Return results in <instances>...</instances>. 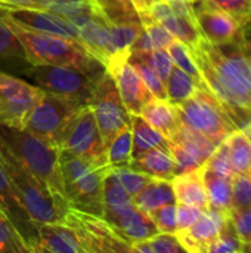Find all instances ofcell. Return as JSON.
Masks as SVG:
<instances>
[{
    "label": "cell",
    "instance_id": "cell-49",
    "mask_svg": "<svg viewBox=\"0 0 251 253\" xmlns=\"http://www.w3.org/2000/svg\"><path fill=\"white\" fill-rule=\"evenodd\" d=\"M43 3L44 0H0V6L38 9V10H43Z\"/></svg>",
    "mask_w": 251,
    "mask_h": 253
},
{
    "label": "cell",
    "instance_id": "cell-19",
    "mask_svg": "<svg viewBox=\"0 0 251 253\" xmlns=\"http://www.w3.org/2000/svg\"><path fill=\"white\" fill-rule=\"evenodd\" d=\"M38 239L40 243L36 249L43 253H90L65 224L38 225Z\"/></svg>",
    "mask_w": 251,
    "mask_h": 253
},
{
    "label": "cell",
    "instance_id": "cell-39",
    "mask_svg": "<svg viewBox=\"0 0 251 253\" xmlns=\"http://www.w3.org/2000/svg\"><path fill=\"white\" fill-rule=\"evenodd\" d=\"M12 58L25 59V52L16 34L0 18V59H12Z\"/></svg>",
    "mask_w": 251,
    "mask_h": 253
},
{
    "label": "cell",
    "instance_id": "cell-53",
    "mask_svg": "<svg viewBox=\"0 0 251 253\" xmlns=\"http://www.w3.org/2000/svg\"><path fill=\"white\" fill-rule=\"evenodd\" d=\"M34 252H36V253H43V252H41V251H38V249H36Z\"/></svg>",
    "mask_w": 251,
    "mask_h": 253
},
{
    "label": "cell",
    "instance_id": "cell-21",
    "mask_svg": "<svg viewBox=\"0 0 251 253\" xmlns=\"http://www.w3.org/2000/svg\"><path fill=\"white\" fill-rule=\"evenodd\" d=\"M141 116L155 130H158L169 141L175 138L182 122L179 117L178 107L169 101L152 98L141 111Z\"/></svg>",
    "mask_w": 251,
    "mask_h": 253
},
{
    "label": "cell",
    "instance_id": "cell-46",
    "mask_svg": "<svg viewBox=\"0 0 251 253\" xmlns=\"http://www.w3.org/2000/svg\"><path fill=\"white\" fill-rule=\"evenodd\" d=\"M229 221L235 234L243 243L251 242V208L244 211H232Z\"/></svg>",
    "mask_w": 251,
    "mask_h": 253
},
{
    "label": "cell",
    "instance_id": "cell-42",
    "mask_svg": "<svg viewBox=\"0 0 251 253\" xmlns=\"http://www.w3.org/2000/svg\"><path fill=\"white\" fill-rule=\"evenodd\" d=\"M132 55H136L138 58H141L142 61H145L158 76L160 79L164 82H167L169 79V74L173 68V59L172 56L169 55V52L166 49H154L148 53H132Z\"/></svg>",
    "mask_w": 251,
    "mask_h": 253
},
{
    "label": "cell",
    "instance_id": "cell-6",
    "mask_svg": "<svg viewBox=\"0 0 251 253\" xmlns=\"http://www.w3.org/2000/svg\"><path fill=\"white\" fill-rule=\"evenodd\" d=\"M180 122L201 133L215 145L223 142L238 127L209 89H197L186 101L176 105Z\"/></svg>",
    "mask_w": 251,
    "mask_h": 253
},
{
    "label": "cell",
    "instance_id": "cell-16",
    "mask_svg": "<svg viewBox=\"0 0 251 253\" xmlns=\"http://www.w3.org/2000/svg\"><path fill=\"white\" fill-rule=\"evenodd\" d=\"M201 39L212 44H226L240 37L241 25L223 10L204 0H191Z\"/></svg>",
    "mask_w": 251,
    "mask_h": 253
},
{
    "label": "cell",
    "instance_id": "cell-5",
    "mask_svg": "<svg viewBox=\"0 0 251 253\" xmlns=\"http://www.w3.org/2000/svg\"><path fill=\"white\" fill-rule=\"evenodd\" d=\"M0 144H3L30 173L44 182L55 194L65 199L59 168V148L25 129H13L3 125H0Z\"/></svg>",
    "mask_w": 251,
    "mask_h": 253
},
{
    "label": "cell",
    "instance_id": "cell-43",
    "mask_svg": "<svg viewBox=\"0 0 251 253\" xmlns=\"http://www.w3.org/2000/svg\"><path fill=\"white\" fill-rule=\"evenodd\" d=\"M155 224L158 233L161 234H175L178 233V212H176V203L161 206L152 212L148 213Z\"/></svg>",
    "mask_w": 251,
    "mask_h": 253
},
{
    "label": "cell",
    "instance_id": "cell-10",
    "mask_svg": "<svg viewBox=\"0 0 251 253\" xmlns=\"http://www.w3.org/2000/svg\"><path fill=\"white\" fill-rule=\"evenodd\" d=\"M89 107L93 111L105 148L120 130L130 126V114L126 110L115 83L107 70L96 83Z\"/></svg>",
    "mask_w": 251,
    "mask_h": 253
},
{
    "label": "cell",
    "instance_id": "cell-25",
    "mask_svg": "<svg viewBox=\"0 0 251 253\" xmlns=\"http://www.w3.org/2000/svg\"><path fill=\"white\" fill-rule=\"evenodd\" d=\"M130 127L133 135V159L152 148L169 150V139L146 123L142 116L130 114Z\"/></svg>",
    "mask_w": 251,
    "mask_h": 253
},
{
    "label": "cell",
    "instance_id": "cell-14",
    "mask_svg": "<svg viewBox=\"0 0 251 253\" xmlns=\"http://www.w3.org/2000/svg\"><path fill=\"white\" fill-rule=\"evenodd\" d=\"M0 15H3L4 18L13 21L15 24H18L27 30L65 37V39L74 40L83 46L78 30L70 21H67L65 18H62L56 13H52L47 10H38V9L0 6Z\"/></svg>",
    "mask_w": 251,
    "mask_h": 253
},
{
    "label": "cell",
    "instance_id": "cell-48",
    "mask_svg": "<svg viewBox=\"0 0 251 253\" xmlns=\"http://www.w3.org/2000/svg\"><path fill=\"white\" fill-rule=\"evenodd\" d=\"M166 1L169 3V6L172 7V10L178 16L185 18V19H188V21L195 24V15H194V7H192V1L191 0H166Z\"/></svg>",
    "mask_w": 251,
    "mask_h": 253
},
{
    "label": "cell",
    "instance_id": "cell-34",
    "mask_svg": "<svg viewBox=\"0 0 251 253\" xmlns=\"http://www.w3.org/2000/svg\"><path fill=\"white\" fill-rule=\"evenodd\" d=\"M0 253H36L15 227L0 213Z\"/></svg>",
    "mask_w": 251,
    "mask_h": 253
},
{
    "label": "cell",
    "instance_id": "cell-20",
    "mask_svg": "<svg viewBox=\"0 0 251 253\" xmlns=\"http://www.w3.org/2000/svg\"><path fill=\"white\" fill-rule=\"evenodd\" d=\"M146 12L157 22H160L176 40L185 43L186 46L192 47L200 42L201 36L197 25L185 18L178 16L166 0L155 1L149 9H146Z\"/></svg>",
    "mask_w": 251,
    "mask_h": 253
},
{
    "label": "cell",
    "instance_id": "cell-40",
    "mask_svg": "<svg viewBox=\"0 0 251 253\" xmlns=\"http://www.w3.org/2000/svg\"><path fill=\"white\" fill-rule=\"evenodd\" d=\"M241 245L243 242L238 239L228 219L220 234L209 245L204 253H241Z\"/></svg>",
    "mask_w": 251,
    "mask_h": 253
},
{
    "label": "cell",
    "instance_id": "cell-8",
    "mask_svg": "<svg viewBox=\"0 0 251 253\" xmlns=\"http://www.w3.org/2000/svg\"><path fill=\"white\" fill-rule=\"evenodd\" d=\"M40 89L72 99L80 105H89L98 80L102 74H90L70 67L33 65L27 71Z\"/></svg>",
    "mask_w": 251,
    "mask_h": 253
},
{
    "label": "cell",
    "instance_id": "cell-55",
    "mask_svg": "<svg viewBox=\"0 0 251 253\" xmlns=\"http://www.w3.org/2000/svg\"><path fill=\"white\" fill-rule=\"evenodd\" d=\"M250 24H251V22H250Z\"/></svg>",
    "mask_w": 251,
    "mask_h": 253
},
{
    "label": "cell",
    "instance_id": "cell-52",
    "mask_svg": "<svg viewBox=\"0 0 251 253\" xmlns=\"http://www.w3.org/2000/svg\"><path fill=\"white\" fill-rule=\"evenodd\" d=\"M241 253H251V242L241 245Z\"/></svg>",
    "mask_w": 251,
    "mask_h": 253
},
{
    "label": "cell",
    "instance_id": "cell-54",
    "mask_svg": "<svg viewBox=\"0 0 251 253\" xmlns=\"http://www.w3.org/2000/svg\"><path fill=\"white\" fill-rule=\"evenodd\" d=\"M250 178H251V172H250Z\"/></svg>",
    "mask_w": 251,
    "mask_h": 253
},
{
    "label": "cell",
    "instance_id": "cell-22",
    "mask_svg": "<svg viewBox=\"0 0 251 253\" xmlns=\"http://www.w3.org/2000/svg\"><path fill=\"white\" fill-rule=\"evenodd\" d=\"M176 203L198 208L201 211L209 209L207 193L203 181V168L176 175L172 181Z\"/></svg>",
    "mask_w": 251,
    "mask_h": 253
},
{
    "label": "cell",
    "instance_id": "cell-47",
    "mask_svg": "<svg viewBox=\"0 0 251 253\" xmlns=\"http://www.w3.org/2000/svg\"><path fill=\"white\" fill-rule=\"evenodd\" d=\"M176 212H178V233H179V231L188 230L201 216L204 211L194 208V206L176 203Z\"/></svg>",
    "mask_w": 251,
    "mask_h": 253
},
{
    "label": "cell",
    "instance_id": "cell-4",
    "mask_svg": "<svg viewBox=\"0 0 251 253\" xmlns=\"http://www.w3.org/2000/svg\"><path fill=\"white\" fill-rule=\"evenodd\" d=\"M59 168L64 196L71 209L102 218L104 216V179L108 166H96L70 151L59 150Z\"/></svg>",
    "mask_w": 251,
    "mask_h": 253
},
{
    "label": "cell",
    "instance_id": "cell-32",
    "mask_svg": "<svg viewBox=\"0 0 251 253\" xmlns=\"http://www.w3.org/2000/svg\"><path fill=\"white\" fill-rule=\"evenodd\" d=\"M129 64L133 67V70L141 77V80L143 82V84L148 87V90L152 93L154 98L167 101V93H166V84H164V82L160 79V76L145 61H142L136 55H132L130 53L129 55Z\"/></svg>",
    "mask_w": 251,
    "mask_h": 253
},
{
    "label": "cell",
    "instance_id": "cell-29",
    "mask_svg": "<svg viewBox=\"0 0 251 253\" xmlns=\"http://www.w3.org/2000/svg\"><path fill=\"white\" fill-rule=\"evenodd\" d=\"M197 89H207L200 86L189 74L182 71L179 67L173 65L169 79L166 82V93H167V101L178 105L186 99H189Z\"/></svg>",
    "mask_w": 251,
    "mask_h": 253
},
{
    "label": "cell",
    "instance_id": "cell-1",
    "mask_svg": "<svg viewBox=\"0 0 251 253\" xmlns=\"http://www.w3.org/2000/svg\"><path fill=\"white\" fill-rule=\"evenodd\" d=\"M191 52L207 89L237 127L251 136V49L241 33L237 40L219 46L200 39Z\"/></svg>",
    "mask_w": 251,
    "mask_h": 253
},
{
    "label": "cell",
    "instance_id": "cell-26",
    "mask_svg": "<svg viewBox=\"0 0 251 253\" xmlns=\"http://www.w3.org/2000/svg\"><path fill=\"white\" fill-rule=\"evenodd\" d=\"M133 203L143 212L149 213L161 206L176 203L172 181L151 179L146 187L133 197Z\"/></svg>",
    "mask_w": 251,
    "mask_h": 253
},
{
    "label": "cell",
    "instance_id": "cell-18",
    "mask_svg": "<svg viewBox=\"0 0 251 253\" xmlns=\"http://www.w3.org/2000/svg\"><path fill=\"white\" fill-rule=\"evenodd\" d=\"M228 219V215L207 209L188 230L176 233V237L189 253H204L209 245L220 234Z\"/></svg>",
    "mask_w": 251,
    "mask_h": 253
},
{
    "label": "cell",
    "instance_id": "cell-38",
    "mask_svg": "<svg viewBox=\"0 0 251 253\" xmlns=\"http://www.w3.org/2000/svg\"><path fill=\"white\" fill-rule=\"evenodd\" d=\"M232 16L241 27L251 22V0H204Z\"/></svg>",
    "mask_w": 251,
    "mask_h": 253
},
{
    "label": "cell",
    "instance_id": "cell-50",
    "mask_svg": "<svg viewBox=\"0 0 251 253\" xmlns=\"http://www.w3.org/2000/svg\"><path fill=\"white\" fill-rule=\"evenodd\" d=\"M130 253H154L152 249L149 248L148 242H138V243H132L130 246Z\"/></svg>",
    "mask_w": 251,
    "mask_h": 253
},
{
    "label": "cell",
    "instance_id": "cell-51",
    "mask_svg": "<svg viewBox=\"0 0 251 253\" xmlns=\"http://www.w3.org/2000/svg\"><path fill=\"white\" fill-rule=\"evenodd\" d=\"M155 1H158V0H132V3L135 4V7H136L138 12H142V10L149 9Z\"/></svg>",
    "mask_w": 251,
    "mask_h": 253
},
{
    "label": "cell",
    "instance_id": "cell-28",
    "mask_svg": "<svg viewBox=\"0 0 251 253\" xmlns=\"http://www.w3.org/2000/svg\"><path fill=\"white\" fill-rule=\"evenodd\" d=\"M172 142L179 144L180 147H183L188 153H191L203 166L206 165V162L209 160V157L213 154V151L216 150L217 145H215L213 142H210L207 138H204L201 133L195 132L194 129L185 126L183 123L180 125L178 133L175 135V138L172 139Z\"/></svg>",
    "mask_w": 251,
    "mask_h": 253
},
{
    "label": "cell",
    "instance_id": "cell-27",
    "mask_svg": "<svg viewBox=\"0 0 251 253\" xmlns=\"http://www.w3.org/2000/svg\"><path fill=\"white\" fill-rule=\"evenodd\" d=\"M231 165L235 173L250 175L251 172V136L244 130L237 129L226 139Z\"/></svg>",
    "mask_w": 251,
    "mask_h": 253
},
{
    "label": "cell",
    "instance_id": "cell-3",
    "mask_svg": "<svg viewBox=\"0 0 251 253\" xmlns=\"http://www.w3.org/2000/svg\"><path fill=\"white\" fill-rule=\"evenodd\" d=\"M0 163L33 222L37 225L65 224V218L71 209L67 200L30 173L3 144H0Z\"/></svg>",
    "mask_w": 251,
    "mask_h": 253
},
{
    "label": "cell",
    "instance_id": "cell-7",
    "mask_svg": "<svg viewBox=\"0 0 251 253\" xmlns=\"http://www.w3.org/2000/svg\"><path fill=\"white\" fill-rule=\"evenodd\" d=\"M80 107L83 105L72 99L44 90L27 117L24 129L59 148L64 130Z\"/></svg>",
    "mask_w": 251,
    "mask_h": 253
},
{
    "label": "cell",
    "instance_id": "cell-11",
    "mask_svg": "<svg viewBox=\"0 0 251 253\" xmlns=\"http://www.w3.org/2000/svg\"><path fill=\"white\" fill-rule=\"evenodd\" d=\"M43 92L38 86L0 71V125L24 129L27 117Z\"/></svg>",
    "mask_w": 251,
    "mask_h": 253
},
{
    "label": "cell",
    "instance_id": "cell-31",
    "mask_svg": "<svg viewBox=\"0 0 251 253\" xmlns=\"http://www.w3.org/2000/svg\"><path fill=\"white\" fill-rule=\"evenodd\" d=\"M167 52L169 55L172 56L173 59V64L176 67H179L182 71H185L186 74H189L200 86L203 87H207L200 71H198V67L194 61V56H192V52H191V47L186 46L185 43L179 42V40H173V43L167 47Z\"/></svg>",
    "mask_w": 251,
    "mask_h": 253
},
{
    "label": "cell",
    "instance_id": "cell-37",
    "mask_svg": "<svg viewBox=\"0 0 251 253\" xmlns=\"http://www.w3.org/2000/svg\"><path fill=\"white\" fill-rule=\"evenodd\" d=\"M232 211H244L251 208V178L250 175L235 173L231 178Z\"/></svg>",
    "mask_w": 251,
    "mask_h": 253
},
{
    "label": "cell",
    "instance_id": "cell-15",
    "mask_svg": "<svg viewBox=\"0 0 251 253\" xmlns=\"http://www.w3.org/2000/svg\"><path fill=\"white\" fill-rule=\"evenodd\" d=\"M102 219L126 242H148L158 234L151 216L141 211L133 202L114 209H104Z\"/></svg>",
    "mask_w": 251,
    "mask_h": 253
},
{
    "label": "cell",
    "instance_id": "cell-13",
    "mask_svg": "<svg viewBox=\"0 0 251 253\" xmlns=\"http://www.w3.org/2000/svg\"><path fill=\"white\" fill-rule=\"evenodd\" d=\"M130 52L118 53L109 59L105 70L112 77L120 98L129 114L141 116L142 108L154 98L133 67L129 64Z\"/></svg>",
    "mask_w": 251,
    "mask_h": 253
},
{
    "label": "cell",
    "instance_id": "cell-41",
    "mask_svg": "<svg viewBox=\"0 0 251 253\" xmlns=\"http://www.w3.org/2000/svg\"><path fill=\"white\" fill-rule=\"evenodd\" d=\"M111 172L115 175V178L120 181V184L124 187V190L132 196V199L139 194L145 187L146 184L152 179L141 172H136L133 170L132 168L126 166V168H115V169H111Z\"/></svg>",
    "mask_w": 251,
    "mask_h": 253
},
{
    "label": "cell",
    "instance_id": "cell-23",
    "mask_svg": "<svg viewBox=\"0 0 251 253\" xmlns=\"http://www.w3.org/2000/svg\"><path fill=\"white\" fill-rule=\"evenodd\" d=\"M129 168L152 179L173 181V178L178 175L176 165L170 151L163 148H152L143 153L142 156L133 159Z\"/></svg>",
    "mask_w": 251,
    "mask_h": 253
},
{
    "label": "cell",
    "instance_id": "cell-2",
    "mask_svg": "<svg viewBox=\"0 0 251 253\" xmlns=\"http://www.w3.org/2000/svg\"><path fill=\"white\" fill-rule=\"evenodd\" d=\"M0 18L19 39L25 52V59L31 65L70 67L90 74H102L105 71V67L80 43L65 37L27 30L3 15H0Z\"/></svg>",
    "mask_w": 251,
    "mask_h": 253
},
{
    "label": "cell",
    "instance_id": "cell-24",
    "mask_svg": "<svg viewBox=\"0 0 251 253\" xmlns=\"http://www.w3.org/2000/svg\"><path fill=\"white\" fill-rule=\"evenodd\" d=\"M203 181L207 193L209 209L229 216L232 212L231 178L219 175L210 170L207 166H203Z\"/></svg>",
    "mask_w": 251,
    "mask_h": 253
},
{
    "label": "cell",
    "instance_id": "cell-44",
    "mask_svg": "<svg viewBox=\"0 0 251 253\" xmlns=\"http://www.w3.org/2000/svg\"><path fill=\"white\" fill-rule=\"evenodd\" d=\"M210 170L219 173V175H223V176H228V178H232L235 175L234 169H232V165H231V159H229V153H228V147L223 142H220L216 150L213 151V154L209 157V160L206 162V165Z\"/></svg>",
    "mask_w": 251,
    "mask_h": 253
},
{
    "label": "cell",
    "instance_id": "cell-12",
    "mask_svg": "<svg viewBox=\"0 0 251 253\" xmlns=\"http://www.w3.org/2000/svg\"><path fill=\"white\" fill-rule=\"evenodd\" d=\"M65 225L77 234L90 253H130L132 243L121 239L102 218L70 209Z\"/></svg>",
    "mask_w": 251,
    "mask_h": 253
},
{
    "label": "cell",
    "instance_id": "cell-30",
    "mask_svg": "<svg viewBox=\"0 0 251 253\" xmlns=\"http://www.w3.org/2000/svg\"><path fill=\"white\" fill-rule=\"evenodd\" d=\"M107 165L109 169L126 168L133 160V135L132 127L126 126L107 147Z\"/></svg>",
    "mask_w": 251,
    "mask_h": 253
},
{
    "label": "cell",
    "instance_id": "cell-36",
    "mask_svg": "<svg viewBox=\"0 0 251 253\" xmlns=\"http://www.w3.org/2000/svg\"><path fill=\"white\" fill-rule=\"evenodd\" d=\"M139 16H141L143 30L148 34L154 49H166L167 50V47L173 43L175 37L160 22H157L146 10L139 12Z\"/></svg>",
    "mask_w": 251,
    "mask_h": 253
},
{
    "label": "cell",
    "instance_id": "cell-35",
    "mask_svg": "<svg viewBox=\"0 0 251 253\" xmlns=\"http://www.w3.org/2000/svg\"><path fill=\"white\" fill-rule=\"evenodd\" d=\"M132 202H133L132 196L124 190V187L120 184V181L109 169V172L104 179V209L120 208Z\"/></svg>",
    "mask_w": 251,
    "mask_h": 253
},
{
    "label": "cell",
    "instance_id": "cell-45",
    "mask_svg": "<svg viewBox=\"0 0 251 253\" xmlns=\"http://www.w3.org/2000/svg\"><path fill=\"white\" fill-rule=\"evenodd\" d=\"M148 245L154 253H189L175 234L158 233L148 240Z\"/></svg>",
    "mask_w": 251,
    "mask_h": 253
},
{
    "label": "cell",
    "instance_id": "cell-33",
    "mask_svg": "<svg viewBox=\"0 0 251 253\" xmlns=\"http://www.w3.org/2000/svg\"><path fill=\"white\" fill-rule=\"evenodd\" d=\"M111 22L124 21H141L139 12L136 10L132 0H92Z\"/></svg>",
    "mask_w": 251,
    "mask_h": 253
},
{
    "label": "cell",
    "instance_id": "cell-17",
    "mask_svg": "<svg viewBox=\"0 0 251 253\" xmlns=\"http://www.w3.org/2000/svg\"><path fill=\"white\" fill-rule=\"evenodd\" d=\"M0 213L15 227L22 239L36 249L40 243L38 225L28 216L25 208L19 202L10 181L7 179L4 169L0 163Z\"/></svg>",
    "mask_w": 251,
    "mask_h": 253
},
{
    "label": "cell",
    "instance_id": "cell-9",
    "mask_svg": "<svg viewBox=\"0 0 251 253\" xmlns=\"http://www.w3.org/2000/svg\"><path fill=\"white\" fill-rule=\"evenodd\" d=\"M59 150L70 151L96 166H108L107 148L89 105L80 107L72 116L61 138Z\"/></svg>",
    "mask_w": 251,
    "mask_h": 253
}]
</instances>
